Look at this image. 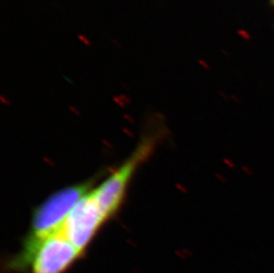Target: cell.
Instances as JSON below:
<instances>
[{
  "mask_svg": "<svg viewBox=\"0 0 274 273\" xmlns=\"http://www.w3.org/2000/svg\"><path fill=\"white\" fill-rule=\"evenodd\" d=\"M82 254L61 230L40 240H27L12 265L19 269L29 266L31 273H64Z\"/></svg>",
  "mask_w": 274,
  "mask_h": 273,
  "instance_id": "6da1fadb",
  "label": "cell"
},
{
  "mask_svg": "<svg viewBox=\"0 0 274 273\" xmlns=\"http://www.w3.org/2000/svg\"><path fill=\"white\" fill-rule=\"evenodd\" d=\"M91 180L68 186L52 194L35 210L28 240H40L62 229L72 208L90 193Z\"/></svg>",
  "mask_w": 274,
  "mask_h": 273,
  "instance_id": "7a4b0ae2",
  "label": "cell"
},
{
  "mask_svg": "<svg viewBox=\"0 0 274 273\" xmlns=\"http://www.w3.org/2000/svg\"><path fill=\"white\" fill-rule=\"evenodd\" d=\"M154 141L147 138L136 148L130 157L112 175H110L99 187L92 190L93 197L108 219L120 207L125 194L129 182L138 167L153 151Z\"/></svg>",
  "mask_w": 274,
  "mask_h": 273,
  "instance_id": "3957f363",
  "label": "cell"
},
{
  "mask_svg": "<svg viewBox=\"0 0 274 273\" xmlns=\"http://www.w3.org/2000/svg\"><path fill=\"white\" fill-rule=\"evenodd\" d=\"M106 220L91 191L72 208L61 231L67 239L83 253Z\"/></svg>",
  "mask_w": 274,
  "mask_h": 273,
  "instance_id": "277c9868",
  "label": "cell"
},
{
  "mask_svg": "<svg viewBox=\"0 0 274 273\" xmlns=\"http://www.w3.org/2000/svg\"><path fill=\"white\" fill-rule=\"evenodd\" d=\"M77 37H78V39L85 44V46H87V47H91V40L86 37V35H82V34H78L77 35Z\"/></svg>",
  "mask_w": 274,
  "mask_h": 273,
  "instance_id": "5b68a950",
  "label": "cell"
},
{
  "mask_svg": "<svg viewBox=\"0 0 274 273\" xmlns=\"http://www.w3.org/2000/svg\"><path fill=\"white\" fill-rule=\"evenodd\" d=\"M223 162L224 163V165L226 166V167H228L231 170L236 169V163L233 161H232L231 159H229V158H224L223 159Z\"/></svg>",
  "mask_w": 274,
  "mask_h": 273,
  "instance_id": "8992f818",
  "label": "cell"
},
{
  "mask_svg": "<svg viewBox=\"0 0 274 273\" xmlns=\"http://www.w3.org/2000/svg\"><path fill=\"white\" fill-rule=\"evenodd\" d=\"M241 170H242V171H243L245 174H247V175H248V176H253V175H254L253 170L250 168L249 166L242 165V166H241Z\"/></svg>",
  "mask_w": 274,
  "mask_h": 273,
  "instance_id": "52a82bcc",
  "label": "cell"
},
{
  "mask_svg": "<svg viewBox=\"0 0 274 273\" xmlns=\"http://www.w3.org/2000/svg\"><path fill=\"white\" fill-rule=\"evenodd\" d=\"M216 177L217 178V180L220 181V183H222V184H226V183H227V179H226V177L221 173H217L216 174Z\"/></svg>",
  "mask_w": 274,
  "mask_h": 273,
  "instance_id": "ba28073f",
  "label": "cell"
},
{
  "mask_svg": "<svg viewBox=\"0 0 274 273\" xmlns=\"http://www.w3.org/2000/svg\"><path fill=\"white\" fill-rule=\"evenodd\" d=\"M111 41H112V43H113V44H115V46L117 47L118 49H123V46H122V44H121L120 43H119V42H117V41H116L115 39H111Z\"/></svg>",
  "mask_w": 274,
  "mask_h": 273,
  "instance_id": "9c48e42d",
  "label": "cell"
},
{
  "mask_svg": "<svg viewBox=\"0 0 274 273\" xmlns=\"http://www.w3.org/2000/svg\"><path fill=\"white\" fill-rule=\"evenodd\" d=\"M273 273H274V270H273Z\"/></svg>",
  "mask_w": 274,
  "mask_h": 273,
  "instance_id": "30bf717a",
  "label": "cell"
},
{
  "mask_svg": "<svg viewBox=\"0 0 274 273\" xmlns=\"http://www.w3.org/2000/svg\"><path fill=\"white\" fill-rule=\"evenodd\" d=\"M224 273H226V272H224Z\"/></svg>",
  "mask_w": 274,
  "mask_h": 273,
  "instance_id": "8fae6325",
  "label": "cell"
}]
</instances>
